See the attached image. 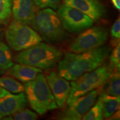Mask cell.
<instances>
[{
    "instance_id": "obj_1",
    "label": "cell",
    "mask_w": 120,
    "mask_h": 120,
    "mask_svg": "<svg viewBox=\"0 0 120 120\" xmlns=\"http://www.w3.org/2000/svg\"><path fill=\"white\" fill-rule=\"evenodd\" d=\"M111 52L109 46L79 53L67 52L58 62V74L68 81H75L88 72L101 66Z\"/></svg>"
},
{
    "instance_id": "obj_2",
    "label": "cell",
    "mask_w": 120,
    "mask_h": 120,
    "mask_svg": "<svg viewBox=\"0 0 120 120\" xmlns=\"http://www.w3.org/2000/svg\"><path fill=\"white\" fill-rule=\"evenodd\" d=\"M62 57V53L59 49L52 45L40 42L19 52L15 60L19 64L48 71L56 66Z\"/></svg>"
},
{
    "instance_id": "obj_3",
    "label": "cell",
    "mask_w": 120,
    "mask_h": 120,
    "mask_svg": "<svg viewBox=\"0 0 120 120\" xmlns=\"http://www.w3.org/2000/svg\"><path fill=\"white\" fill-rule=\"evenodd\" d=\"M31 25L42 40L49 43L63 42L70 37L57 13L51 8H45L36 13Z\"/></svg>"
},
{
    "instance_id": "obj_4",
    "label": "cell",
    "mask_w": 120,
    "mask_h": 120,
    "mask_svg": "<svg viewBox=\"0 0 120 120\" xmlns=\"http://www.w3.org/2000/svg\"><path fill=\"white\" fill-rule=\"evenodd\" d=\"M24 86L30 106L40 115L57 108L46 77L42 73L34 79L26 82Z\"/></svg>"
},
{
    "instance_id": "obj_5",
    "label": "cell",
    "mask_w": 120,
    "mask_h": 120,
    "mask_svg": "<svg viewBox=\"0 0 120 120\" xmlns=\"http://www.w3.org/2000/svg\"><path fill=\"white\" fill-rule=\"evenodd\" d=\"M112 72L107 66H101L92 71L82 75L71 83V90L67 100V105H71L79 97L90 91L100 88L106 83Z\"/></svg>"
},
{
    "instance_id": "obj_6",
    "label": "cell",
    "mask_w": 120,
    "mask_h": 120,
    "mask_svg": "<svg viewBox=\"0 0 120 120\" xmlns=\"http://www.w3.org/2000/svg\"><path fill=\"white\" fill-rule=\"evenodd\" d=\"M5 37L9 46L17 51L27 49L42 41V37L35 30L15 21L7 28Z\"/></svg>"
},
{
    "instance_id": "obj_7",
    "label": "cell",
    "mask_w": 120,
    "mask_h": 120,
    "mask_svg": "<svg viewBox=\"0 0 120 120\" xmlns=\"http://www.w3.org/2000/svg\"><path fill=\"white\" fill-rule=\"evenodd\" d=\"M108 35L107 30L103 27H90L73 40L69 48L70 51L79 53L101 47L107 41Z\"/></svg>"
},
{
    "instance_id": "obj_8",
    "label": "cell",
    "mask_w": 120,
    "mask_h": 120,
    "mask_svg": "<svg viewBox=\"0 0 120 120\" xmlns=\"http://www.w3.org/2000/svg\"><path fill=\"white\" fill-rule=\"evenodd\" d=\"M57 15L66 31L71 34L81 32L94 23L92 19L85 13L64 4L58 7Z\"/></svg>"
},
{
    "instance_id": "obj_9",
    "label": "cell",
    "mask_w": 120,
    "mask_h": 120,
    "mask_svg": "<svg viewBox=\"0 0 120 120\" xmlns=\"http://www.w3.org/2000/svg\"><path fill=\"white\" fill-rule=\"evenodd\" d=\"M99 94L98 88L79 97L59 114L58 118L64 120H79L92 107Z\"/></svg>"
},
{
    "instance_id": "obj_10",
    "label": "cell",
    "mask_w": 120,
    "mask_h": 120,
    "mask_svg": "<svg viewBox=\"0 0 120 120\" xmlns=\"http://www.w3.org/2000/svg\"><path fill=\"white\" fill-rule=\"evenodd\" d=\"M46 80L51 90L56 104L62 108L70 94L71 86L68 80L60 76L56 71L50 72L46 76Z\"/></svg>"
},
{
    "instance_id": "obj_11",
    "label": "cell",
    "mask_w": 120,
    "mask_h": 120,
    "mask_svg": "<svg viewBox=\"0 0 120 120\" xmlns=\"http://www.w3.org/2000/svg\"><path fill=\"white\" fill-rule=\"evenodd\" d=\"M64 4L85 13L93 21L101 19L105 12L104 6L98 0H64Z\"/></svg>"
},
{
    "instance_id": "obj_12",
    "label": "cell",
    "mask_w": 120,
    "mask_h": 120,
    "mask_svg": "<svg viewBox=\"0 0 120 120\" xmlns=\"http://www.w3.org/2000/svg\"><path fill=\"white\" fill-rule=\"evenodd\" d=\"M12 11L15 21L25 25L31 24L36 13L34 0H13Z\"/></svg>"
},
{
    "instance_id": "obj_13",
    "label": "cell",
    "mask_w": 120,
    "mask_h": 120,
    "mask_svg": "<svg viewBox=\"0 0 120 120\" xmlns=\"http://www.w3.org/2000/svg\"><path fill=\"white\" fill-rule=\"evenodd\" d=\"M27 105V100L23 92L4 97L0 102V119L19 112L25 109Z\"/></svg>"
},
{
    "instance_id": "obj_14",
    "label": "cell",
    "mask_w": 120,
    "mask_h": 120,
    "mask_svg": "<svg viewBox=\"0 0 120 120\" xmlns=\"http://www.w3.org/2000/svg\"><path fill=\"white\" fill-rule=\"evenodd\" d=\"M40 73H42L41 69L22 64H13L7 71L8 75L13 76L23 83L34 79Z\"/></svg>"
},
{
    "instance_id": "obj_15",
    "label": "cell",
    "mask_w": 120,
    "mask_h": 120,
    "mask_svg": "<svg viewBox=\"0 0 120 120\" xmlns=\"http://www.w3.org/2000/svg\"><path fill=\"white\" fill-rule=\"evenodd\" d=\"M102 105V114L104 118H109L120 108V96H115L103 93L100 96Z\"/></svg>"
},
{
    "instance_id": "obj_16",
    "label": "cell",
    "mask_w": 120,
    "mask_h": 120,
    "mask_svg": "<svg viewBox=\"0 0 120 120\" xmlns=\"http://www.w3.org/2000/svg\"><path fill=\"white\" fill-rule=\"evenodd\" d=\"M0 86L13 94H19L25 91L24 85L8 76L0 77Z\"/></svg>"
},
{
    "instance_id": "obj_17",
    "label": "cell",
    "mask_w": 120,
    "mask_h": 120,
    "mask_svg": "<svg viewBox=\"0 0 120 120\" xmlns=\"http://www.w3.org/2000/svg\"><path fill=\"white\" fill-rule=\"evenodd\" d=\"M13 64L12 56L6 45L0 42V71H4L11 68Z\"/></svg>"
},
{
    "instance_id": "obj_18",
    "label": "cell",
    "mask_w": 120,
    "mask_h": 120,
    "mask_svg": "<svg viewBox=\"0 0 120 120\" xmlns=\"http://www.w3.org/2000/svg\"><path fill=\"white\" fill-rule=\"evenodd\" d=\"M102 105L101 97H99L98 101L94 105L88 112L82 117L84 120H102L103 119Z\"/></svg>"
},
{
    "instance_id": "obj_19",
    "label": "cell",
    "mask_w": 120,
    "mask_h": 120,
    "mask_svg": "<svg viewBox=\"0 0 120 120\" xmlns=\"http://www.w3.org/2000/svg\"><path fill=\"white\" fill-rule=\"evenodd\" d=\"M109 84L107 90V94L109 95L120 96V71L112 72L109 79Z\"/></svg>"
},
{
    "instance_id": "obj_20",
    "label": "cell",
    "mask_w": 120,
    "mask_h": 120,
    "mask_svg": "<svg viewBox=\"0 0 120 120\" xmlns=\"http://www.w3.org/2000/svg\"><path fill=\"white\" fill-rule=\"evenodd\" d=\"M38 118L36 113L29 109H22L13 115L4 118L9 120H35Z\"/></svg>"
},
{
    "instance_id": "obj_21",
    "label": "cell",
    "mask_w": 120,
    "mask_h": 120,
    "mask_svg": "<svg viewBox=\"0 0 120 120\" xmlns=\"http://www.w3.org/2000/svg\"><path fill=\"white\" fill-rule=\"evenodd\" d=\"M109 68L112 72L120 71V42L117 43L109 56Z\"/></svg>"
},
{
    "instance_id": "obj_22",
    "label": "cell",
    "mask_w": 120,
    "mask_h": 120,
    "mask_svg": "<svg viewBox=\"0 0 120 120\" xmlns=\"http://www.w3.org/2000/svg\"><path fill=\"white\" fill-rule=\"evenodd\" d=\"M12 12V0H0V24L11 16Z\"/></svg>"
},
{
    "instance_id": "obj_23",
    "label": "cell",
    "mask_w": 120,
    "mask_h": 120,
    "mask_svg": "<svg viewBox=\"0 0 120 120\" xmlns=\"http://www.w3.org/2000/svg\"><path fill=\"white\" fill-rule=\"evenodd\" d=\"M34 4L40 8H49L56 10L61 0H34Z\"/></svg>"
},
{
    "instance_id": "obj_24",
    "label": "cell",
    "mask_w": 120,
    "mask_h": 120,
    "mask_svg": "<svg viewBox=\"0 0 120 120\" xmlns=\"http://www.w3.org/2000/svg\"><path fill=\"white\" fill-rule=\"evenodd\" d=\"M111 34L112 38H116L117 40L120 38V18L115 21L112 26Z\"/></svg>"
},
{
    "instance_id": "obj_25",
    "label": "cell",
    "mask_w": 120,
    "mask_h": 120,
    "mask_svg": "<svg viewBox=\"0 0 120 120\" xmlns=\"http://www.w3.org/2000/svg\"><path fill=\"white\" fill-rule=\"evenodd\" d=\"M11 94H11V92H10L7 90L4 89V88L0 86V98H4V97L11 96Z\"/></svg>"
},
{
    "instance_id": "obj_26",
    "label": "cell",
    "mask_w": 120,
    "mask_h": 120,
    "mask_svg": "<svg viewBox=\"0 0 120 120\" xmlns=\"http://www.w3.org/2000/svg\"><path fill=\"white\" fill-rule=\"evenodd\" d=\"M113 6L117 10H120V0H111Z\"/></svg>"
},
{
    "instance_id": "obj_27",
    "label": "cell",
    "mask_w": 120,
    "mask_h": 120,
    "mask_svg": "<svg viewBox=\"0 0 120 120\" xmlns=\"http://www.w3.org/2000/svg\"><path fill=\"white\" fill-rule=\"evenodd\" d=\"M2 100V98H0V102L1 101V100Z\"/></svg>"
}]
</instances>
